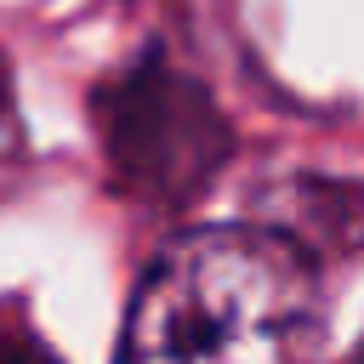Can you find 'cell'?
I'll return each mask as SVG.
<instances>
[{"instance_id": "obj_4", "label": "cell", "mask_w": 364, "mask_h": 364, "mask_svg": "<svg viewBox=\"0 0 364 364\" xmlns=\"http://www.w3.org/2000/svg\"><path fill=\"white\" fill-rule=\"evenodd\" d=\"M23 148V125H17V91H11V68L0 57V165H11Z\"/></svg>"}, {"instance_id": "obj_1", "label": "cell", "mask_w": 364, "mask_h": 364, "mask_svg": "<svg viewBox=\"0 0 364 364\" xmlns=\"http://www.w3.org/2000/svg\"><path fill=\"white\" fill-rule=\"evenodd\" d=\"M119 364H324L318 256L273 222L182 233L136 284Z\"/></svg>"}, {"instance_id": "obj_3", "label": "cell", "mask_w": 364, "mask_h": 364, "mask_svg": "<svg viewBox=\"0 0 364 364\" xmlns=\"http://www.w3.org/2000/svg\"><path fill=\"white\" fill-rule=\"evenodd\" d=\"M0 364H63L23 318H0Z\"/></svg>"}, {"instance_id": "obj_2", "label": "cell", "mask_w": 364, "mask_h": 364, "mask_svg": "<svg viewBox=\"0 0 364 364\" xmlns=\"http://www.w3.org/2000/svg\"><path fill=\"white\" fill-rule=\"evenodd\" d=\"M91 125L114 182L154 210L199 199L233 154V131L216 97L165 51H142L114 80H102L91 97Z\"/></svg>"}]
</instances>
